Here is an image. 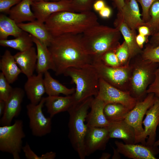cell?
Masks as SVG:
<instances>
[{"mask_svg": "<svg viewBox=\"0 0 159 159\" xmlns=\"http://www.w3.org/2000/svg\"><path fill=\"white\" fill-rule=\"evenodd\" d=\"M81 34H64L53 37L48 46L56 75L63 74L68 68L92 64L93 60L82 44Z\"/></svg>", "mask_w": 159, "mask_h": 159, "instance_id": "6da1fadb", "label": "cell"}, {"mask_svg": "<svg viewBox=\"0 0 159 159\" xmlns=\"http://www.w3.org/2000/svg\"><path fill=\"white\" fill-rule=\"evenodd\" d=\"M44 24L52 37L64 34H79L99 24L91 11L76 12L62 11L51 15Z\"/></svg>", "mask_w": 159, "mask_h": 159, "instance_id": "7a4b0ae2", "label": "cell"}, {"mask_svg": "<svg viewBox=\"0 0 159 159\" xmlns=\"http://www.w3.org/2000/svg\"><path fill=\"white\" fill-rule=\"evenodd\" d=\"M121 34L116 28L99 24L81 34V42L85 50L93 61L101 60L105 53L115 50L120 44Z\"/></svg>", "mask_w": 159, "mask_h": 159, "instance_id": "3957f363", "label": "cell"}, {"mask_svg": "<svg viewBox=\"0 0 159 159\" xmlns=\"http://www.w3.org/2000/svg\"><path fill=\"white\" fill-rule=\"evenodd\" d=\"M63 74L70 77L71 83L76 85L75 92L72 95L73 105L79 104L93 96H97L100 78L92 64L68 68Z\"/></svg>", "mask_w": 159, "mask_h": 159, "instance_id": "277c9868", "label": "cell"}, {"mask_svg": "<svg viewBox=\"0 0 159 159\" xmlns=\"http://www.w3.org/2000/svg\"><path fill=\"white\" fill-rule=\"evenodd\" d=\"M93 98L91 97L79 104L73 105L67 111L69 115L68 138L80 159L86 157L85 140L88 127L85 122Z\"/></svg>", "mask_w": 159, "mask_h": 159, "instance_id": "5b68a950", "label": "cell"}, {"mask_svg": "<svg viewBox=\"0 0 159 159\" xmlns=\"http://www.w3.org/2000/svg\"><path fill=\"white\" fill-rule=\"evenodd\" d=\"M131 74L129 92L138 101L143 100L147 95L146 91L153 81L159 64L143 59L141 54L130 60Z\"/></svg>", "mask_w": 159, "mask_h": 159, "instance_id": "8992f818", "label": "cell"}, {"mask_svg": "<svg viewBox=\"0 0 159 159\" xmlns=\"http://www.w3.org/2000/svg\"><path fill=\"white\" fill-rule=\"evenodd\" d=\"M25 136L21 120H15L12 125L0 126V151L11 154L14 159H20L22 139Z\"/></svg>", "mask_w": 159, "mask_h": 159, "instance_id": "52a82bcc", "label": "cell"}, {"mask_svg": "<svg viewBox=\"0 0 159 159\" xmlns=\"http://www.w3.org/2000/svg\"><path fill=\"white\" fill-rule=\"evenodd\" d=\"M92 64L100 78L118 89L129 92L131 70L130 64L124 66L111 67L105 64L101 60H97L93 61Z\"/></svg>", "mask_w": 159, "mask_h": 159, "instance_id": "ba28073f", "label": "cell"}, {"mask_svg": "<svg viewBox=\"0 0 159 159\" xmlns=\"http://www.w3.org/2000/svg\"><path fill=\"white\" fill-rule=\"evenodd\" d=\"M143 124L144 127L143 134L135 140V144L140 143L148 147L156 155L159 152L154 147L156 141V131L159 126V98L157 97L154 103L147 110Z\"/></svg>", "mask_w": 159, "mask_h": 159, "instance_id": "9c48e42d", "label": "cell"}, {"mask_svg": "<svg viewBox=\"0 0 159 159\" xmlns=\"http://www.w3.org/2000/svg\"><path fill=\"white\" fill-rule=\"evenodd\" d=\"M45 101V97H43L38 104L30 103L26 106L29 128L32 135L36 137L45 136L52 130V118L45 117L42 111Z\"/></svg>", "mask_w": 159, "mask_h": 159, "instance_id": "30bf717a", "label": "cell"}, {"mask_svg": "<svg viewBox=\"0 0 159 159\" xmlns=\"http://www.w3.org/2000/svg\"><path fill=\"white\" fill-rule=\"evenodd\" d=\"M96 97L106 104H120L130 110L134 107L138 101L129 92L118 89L100 78L98 92Z\"/></svg>", "mask_w": 159, "mask_h": 159, "instance_id": "8fae6325", "label": "cell"}, {"mask_svg": "<svg viewBox=\"0 0 159 159\" xmlns=\"http://www.w3.org/2000/svg\"><path fill=\"white\" fill-rule=\"evenodd\" d=\"M157 97L153 93L147 94L142 100L138 101L134 107L131 110L124 120L134 128L135 140L143 133V120L146 112L154 103Z\"/></svg>", "mask_w": 159, "mask_h": 159, "instance_id": "7c38bea8", "label": "cell"}, {"mask_svg": "<svg viewBox=\"0 0 159 159\" xmlns=\"http://www.w3.org/2000/svg\"><path fill=\"white\" fill-rule=\"evenodd\" d=\"M71 3V0L42 1L33 2L31 6L36 20L44 23L48 17L54 13L62 11L74 12Z\"/></svg>", "mask_w": 159, "mask_h": 159, "instance_id": "4fadbf2b", "label": "cell"}, {"mask_svg": "<svg viewBox=\"0 0 159 159\" xmlns=\"http://www.w3.org/2000/svg\"><path fill=\"white\" fill-rule=\"evenodd\" d=\"M110 139L106 127H88L85 140V155L97 150H103Z\"/></svg>", "mask_w": 159, "mask_h": 159, "instance_id": "5bb4252c", "label": "cell"}, {"mask_svg": "<svg viewBox=\"0 0 159 159\" xmlns=\"http://www.w3.org/2000/svg\"><path fill=\"white\" fill-rule=\"evenodd\" d=\"M25 92L21 88H13L11 94L6 102L5 110L0 120L1 126L11 125L13 118L20 114Z\"/></svg>", "mask_w": 159, "mask_h": 159, "instance_id": "9a60e30c", "label": "cell"}, {"mask_svg": "<svg viewBox=\"0 0 159 159\" xmlns=\"http://www.w3.org/2000/svg\"><path fill=\"white\" fill-rule=\"evenodd\" d=\"M139 8L136 0H125L122 9L118 11L117 17L121 19L130 29L136 30L145 23L141 17Z\"/></svg>", "mask_w": 159, "mask_h": 159, "instance_id": "2e32d148", "label": "cell"}, {"mask_svg": "<svg viewBox=\"0 0 159 159\" xmlns=\"http://www.w3.org/2000/svg\"><path fill=\"white\" fill-rule=\"evenodd\" d=\"M116 149L120 153L133 159H156L153 152L148 147L142 144H127L116 140Z\"/></svg>", "mask_w": 159, "mask_h": 159, "instance_id": "e0dca14e", "label": "cell"}, {"mask_svg": "<svg viewBox=\"0 0 159 159\" xmlns=\"http://www.w3.org/2000/svg\"><path fill=\"white\" fill-rule=\"evenodd\" d=\"M106 128L110 138L120 139L125 144H135V130L125 120L110 121Z\"/></svg>", "mask_w": 159, "mask_h": 159, "instance_id": "ac0fdd59", "label": "cell"}, {"mask_svg": "<svg viewBox=\"0 0 159 159\" xmlns=\"http://www.w3.org/2000/svg\"><path fill=\"white\" fill-rule=\"evenodd\" d=\"M37 74L27 78L24 85V91L30 103L38 104L43 97L45 92L43 74Z\"/></svg>", "mask_w": 159, "mask_h": 159, "instance_id": "d6986e66", "label": "cell"}, {"mask_svg": "<svg viewBox=\"0 0 159 159\" xmlns=\"http://www.w3.org/2000/svg\"><path fill=\"white\" fill-rule=\"evenodd\" d=\"M106 103L97 97L93 98L86 119L88 127H107L110 121L106 118L104 112Z\"/></svg>", "mask_w": 159, "mask_h": 159, "instance_id": "ffe728a7", "label": "cell"}, {"mask_svg": "<svg viewBox=\"0 0 159 159\" xmlns=\"http://www.w3.org/2000/svg\"><path fill=\"white\" fill-rule=\"evenodd\" d=\"M14 56L22 73L27 78L33 75L37 61V53L34 47L33 46L24 51H19Z\"/></svg>", "mask_w": 159, "mask_h": 159, "instance_id": "44dd1931", "label": "cell"}, {"mask_svg": "<svg viewBox=\"0 0 159 159\" xmlns=\"http://www.w3.org/2000/svg\"><path fill=\"white\" fill-rule=\"evenodd\" d=\"M32 37L37 48V61L36 70L37 73L44 74L49 69L54 71V63L48 47L36 37L32 36Z\"/></svg>", "mask_w": 159, "mask_h": 159, "instance_id": "7402d4cb", "label": "cell"}, {"mask_svg": "<svg viewBox=\"0 0 159 159\" xmlns=\"http://www.w3.org/2000/svg\"><path fill=\"white\" fill-rule=\"evenodd\" d=\"M115 28L118 29L122 35L130 52V59L141 54L142 50L138 46L136 41V30L130 29L123 21L117 17L114 22Z\"/></svg>", "mask_w": 159, "mask_h": 159, "instance_id": "603a6c76", "label": "cell"}, {"mask_svg": "<svg viewBox=\"0 0 159 159\" xmlns=\"http://www.w3.org/2000/svg\"><path fill=\"white\" fill-rule=\"evenodd\" d=\"M73 99L71 95L65 97L48 96L45 97L44 105L50 117L62 112L68 111L73 104Z\"/></svg>", "mask_w": 159, "mask_h": 159, "instance_id": "cb8c5ba5", "label": "cell"}, {"mask_svg": "<svg viewBox=\"0 0 159 159\" xmlns=\"http://www.w3.org/2000/svg\"><path fill=\"white\" fill-rule=\"evenodd\" d=\"M0 69L10 84L15 82L22 73L14 55L8 50H5L0 60Z\"/></svg>", "mask_w": 159, "mask_h": 159, "instance_id": "d4e9b609", "label": "cell"}, {"mask_svg": "<svg viewBox=\"0 0 159 159\" xmlns=\"http://www.w3.org/2000/svg\"><path fill=\"white\" fill-rule=\"evenodd\" d=\"M32 3L31 0H21L11 8L9 13V17L17 24L36 20L35 15L31 9Z\"/></svg>", "mask_w": 159, "mask_h": 159, "instance_id": "484cf974", "label": "cell"}, {"mask_svg": "<svg viewBox=\"0 0 159 159\" xmlns=\"http://www.w3.org/2000/svg\"><path fill=\"white\" fill-rule=\"evenodd\" d=\"M23 31L28 33L47 47L49 44L53 37L46 28L44 23L36 20L27 23L17 24Z\"/></svg>", "mask_w": 159, "mask_h": 159, "instance_id": "4316f807", "label": "cell"}, {"mask_svg": "<svg viewBox=\"0 0 159 159\" xmlns=\"http://www.w3.org/2000/svg\"><path fill=\"white\" fill-rule=\"evenodd\" d=\"M44 74L45 92L48 96L59 95L60 94L67 96L72 95L74 92L75 88L67 87L53 78L48 71Z\"/></svg>", "mask_w": 159, "mask_h": 159, "instance_id": "83f0119b", "label": "cell"}, {"mask_svg": "<svg viewBox=\"0 0 159 159\" xmlns=\"http://www.w3.org/2000/svg\"><path fill=\"white\" fill-rule=\"evenodd\" d=\"M15 21L2 14L0 15V40L7 39L11 36L15 38L20 35L23 32Z\"/></svg>", "mask_w": 159, "mask_h": 159, "instance_id": "f1b7e54d", "label": "cell"}, {"mask_svg": "<svg viewBox=\"0 0 159 159\" xmlns=\"http://www.w3.org/2000/svg\"><path fill=\"white\" fill-rule=\"evenodd\" d=\"M34 43L32 35L24 31L14 39L0 40L1 46L10 47L20 52L24 51L33 47Z\"/></svg>", "mask_w": 159, "mask_h": 159, "instance_id": "f546056e", "label": "cell"}, {"mask_svg": "<svg viewBox=\"0 0 159 159\" xmlns=\"http://www.w3.org/2000/svg\"><path fill=\"white\" fill-rule=\"evenodd\" d=\"M130 110L120 104L109 103L105 105L104 112L109 121H116L124 120Z\"/></svg>", "mask_w": 159, "mask_h": 159, "instance_id": "4dcf8cb0", "label": "cell"}, {"mask_svg": "<svg viewBox=\"0 0 159 159\" xmlns=\"http://www.w3.org/2000/svg\"><path fill=\"white\" fill-rule=\"evenodd\" d=\"M149 14L150 19L144 25L149 28L152 36L159 32V0H156L152 4Z\"/></svg>", "mask_w": 159, "mask_h": 159, "instance_id": "1f68e13d", "label": "cell"}, {"mask_svg": "<svg viewBox=\"0 0 159 159\" xmlns=\"http://www.w3.org/2000/svg\"><path fill=\"white\" fill-rule=\"evenodd\" d=\"M141 55L144 59L159 64V44L156 47H153L149 43H147Z\"/></svg>", "mask_w": 159, "mask_h": 159, "instance_id": "d6a6232c", "label": "cell"}, {"mask_svg": "<svg viewBox=\"0 0 159 159\" xmlns=\"http://www.w3.org/2000/svg\"><path fill=\"white\" fill-rule=\"evenodd\" d=\"M115 52L121 66L129 64L130 52L128 46L125 41L117 47Z\"/></svg>", "mask_w": 159, "mask_h": 159, "instance_id": "836d02e7", "label": "cell"}, {"mask_svg": "<svg viewBox=\"0 0 159 159\" xmlns=\"http://www.w3.org/2000/svg\"><path fill=\"white\" fill-rule=\"evenodd\" d=\"M97 0H71L73 11L82 12L91 11L94 3Z\"/></svg>", "mask_w": 159, "mask_h": 159, "instance_id": "e575fe53", "label": "cell"}, {"mask_svg": "<svg viewBox=\"0 0 159 159\" xmlns=\"http://www.w3.org/2000/svg\"><path fill=\"white\" fill-rule=\"evenodd\" d=\"M3 74L0 73V100L6 102L11 94L13 88Z\"/></svg>", "mask_w": 159, "mask_h": 159, "instance_id": "d590c367", "label": "cell"}, {"mask_svg": "<svg viewBox=\"0 0 159 159\" xmlns=\"http://www.w3.org/2000/svg\"><path fill=\"white\" fill-rule=\"evenodd\" d=\"M101 61L105 65L111 67L122 66L115 54V50L108 51L102 57Z\"/></svg>", "mask_w": 159, "mask_h": 159, "instance_id": "8d00e7d4", "label": "cell"}, {"mask_svg": "<svg viewBox=\"0 0 159 159\" xmlns=\"http://www.w3.org/2000/svg\"><path fill=\"white\" fill-rule=\"evenodd\" d=\"M156 0H137L140 4L142 9V19L145 23L150 20V8L153 3Z\"/></svg>", "mask_w": 159, "mask_h": 159, "instance_id": "74e56055", "label": "cell"}, {"mask_svg": "<svg viewBox=\"0 0 159 159\" xmlns=\"http://www.w3.org/2000/svg\"><path fill=\"white\" fill-rule=\"evenodd\" d=\"M146 92L147 94L154 93L159 98V65L156 71L154 80L148 87Z\"/></svg>", "mask_w": 159, "mask_h": 159, "instance_id": "f35d334b", "label": "cell"}, {"mask_svg": "<svg viewBox=\"0 0 159 159\" xmlns=\"http://www.w3.org/2000/svg\"><path fill=\"white\" fill-rule=\"evenodd\" d=\"M21 0H0V12L9 13L12 7L19 3Z\"/></svg>", "mask_w": 159, "mask_h": 159, "instance_id": "ab89813d", "label": "cell"}, {"mask_svg": "<svg viewBox=\"0 0 159 159\" xmlns=\"http://www.w3.org/2000/svg\"><path fill=\"white\" fill-rule=\"evenodd\" d=\"M22 150L27 159H41V156H39L32 150L27 142L23 147Z\"/></svg>", "mask_w": 159, "mask_h": 159, "instance_id": "60d3db41", "label": "cell"}, {"mask_svg": "<svg viewBox=\"0 0 159 159\" xmlns=\"http://www.w3.org/2000/svg\"><path fill=\"white\" fill-rule=\"evenodd\" d=\"M148 36H145L138 34L136 37V41L138 47L143 49L144 44L145 43H147L149 42Z\"/></svg>", "mask_w": 159, "mask_h": 159, "instance_id": "b9f144b4", "label": "cell"}, {"mask_svg": "<svg viewBox=\"0 0 159 159\" xmlns=\"http://www.w3.org/2000/svg\"><path fill=\"white\" fill-rule=\"evenodd\" d=\"M100 16L103 18H108L111 14V9L108 6H105L102 9L99 11Z\"/></svg>", "mask_w": 159, "mask_h": 159, "instance_id": "7bdbcfd3", "label": "cell"}, {"mask_svg": "<svg viewBox=\"0 0 159 159\" xmlns=\"http://www.w3.org/2000/svg\"><path fill=\"white\" fill-rule=\"evenodd\" d=\"M139 34L144 36H151V33L149 28L145 25L139 26L138 29Z\"/></svg>", "mask_w": 159, "mask_h": 159, "instance_id": "ee69618b", "label": "cell"}, {"mask_svg": "<svg viewBox=\"0 0 159 159\" xmlns=\"http://www.w3.org/2000/svg\"><path fill=\"white\" fill-rule=\"evenodd\" d=\"M149 43L153 47L157 46L159 44V32L151 36Z\"/></svg>", "mask_w": 159, "mask_h": 159, "instance_id": "f6af8a7d", "label": "cell"}, {"mask_svg": "<svg viewBox=\"0 0 159 159\" xmlns=\"http://www.w3.org/2000/svg\"><path fill=\"white\" fill-rule=\"evenodd\" d=\"M105 6V2L103 0H97L94 4L93 7L94 10L99 11Z\"/></svg>", "mask_w": 159, "mask_h": 159, "instance_id": "bcb514c9", "label": "cell"}, {"mask_svg": "<svg viewBox=\"0 0 159 159\" xmlns=\"http://www.w3.org/2000/svg\"><path fill=\"white\" fill-rule=\"evenodd\" d=\"M113 3L114 6L118 10L120 11L124 6L125 0H110Z\"/></svg>", "mask_w": 159, "mask_h": 159, "instance_id": "7dc6e473", "label": "cell"}, {"mask_svg": "<svg viewBox=\"0 0 159 159\" xmlns=\"http://www.w3.org/2000/svg\"><path fill=\"white\" fill-rule=\"evenodd\" d=\"M56 156V153L51 151L42 155L41 156V159H54Z\"/></svg>", "mask_w": 159, "mask_h": 159, "instance_id": "c3c4849f", "label": "cell"}, {"mask_svg": "<svg viewBox=\"0 0 159 159\" xmlns=\"http://www.w3.org/2000/svg\"><path fill=\"white\" fill-rule=\"evenodd\" d=\"M6 106V102L0 100V116L1 117L4 111Z\"/></svg>", "mask_w": 159, "mask_h": 159, "instance_id": "681fc988", "label": "cell"}, {"mask_svg": "<svg viewBox=\"0 0 159 159\" xmlns=\"http://www.w3.org/2000/svg\"><path fill=\"white\" fill-rule=\"evenodd\" d=\"M113 149L114 152V154L112 157V159H119L120 158V157L119 155L120 154L117 151L116 149H115L114 148H113Z\"/></svg>", "mask_w": 159, "mask_h": 159, "instance_id": "f907efd6", "label": "cell"}, {"mask_svg": "<svg viewBox=\"0 0 159 159\" xmlns=\"http://www.w3.org/2000/svg\"><path fill=\"white\" fill-rule=\"evenodd\" d=\"M111 156V155L108 153H102L100 159H108L110 158Z\"/></svg>", "mask_w": 159, "mask_h": 159, "instance_id": "816d5d0a", "label": "cell"}, {"mask_svg": "<svg viewBox=\"0 0 159 159\" xmlns=\"http://www.w3.org/2000/svg\"><path fill=\"white\" fill-rule=\"evenodd\" d=\"M159 146V139L156 141L154 144V146L155 147H158Z\"/></svg>", "mask_w": 159, "mask_h": 159, "instance_id": "f5cc1de1", "label": "cell"}, {"mask_svg": "<svg viewBox=\"0 0 159 159\" xmlns=\"http://www.w3.org/2000/svg\"><path fill=\"white\" fill-rule=\"evenodd\" d=\"M33 2H37L42 1H49V0H31Z\"/></svg>", "mask_w": 159, "mask_h": 159, "instance_id": "db71d44e", "label": "cell"}, {"mask_svg": "<svg viewBox=\"0 0 159 159\" xmlns=\"http://www.w3.org/2000/svg\"><path fill=\"white\" fill-rule=\"evenodd\" d=\"M50 0L51 1H60L62 0Z\"/></svg>", "mask_w": 159, "mask_h": 159, "instance_id": "11a10c76", "label": "cell"}, {"mask_svg": "<svg viewBox=\"0 0 159 159\" xmlns=\"http://www.w3.org/2000/svg\"><path fill=\"white\" fill-rule=\"evenodd\" d=\"M126 0L127 1V0Z\"/></svg>", "mask_w": 159, "mask_h": 159, "instance_id": "9f6ffc18", "label": "cell"}]
</instances>
